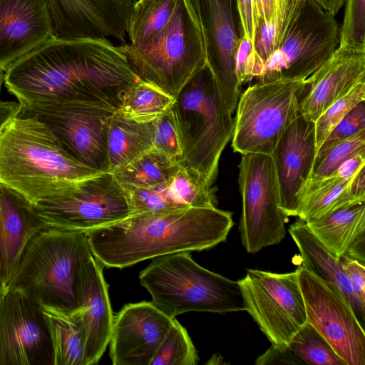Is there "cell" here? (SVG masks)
<instances>
[{
    "label": "cell",
    "instance_id": "obj_41",
    "mask_svg": "<svg viewBox=\"0 0 365 365\" xmlns=\"http://www.w3.org/2000/svg\"><path fill=\"white\" fill-rule=\"evenodd\" d=\"M241 37L255 44L257 29L254 0H235Z\"/></svg>",
    "mask_w": 365,
    "mask_h": 365
},
{
    "label": "cell",
    "instance_id": "obj_6",
    "mask_svg": "<svg viewBox=\"0 0 365 365\" xmlns=\"http://www.w3.org/2000/svg\"><path fill=\"white\" fill-rule=\"evenodd\" d=\"M139 279L151 303L170 318L188 312L217 314L245 311L238 280L211 272L189 252L158 257L142 270Z\"/></svg>",
    "mask_w": 365,
    "mask_h": 365
},
{
    "label": "cell",
    "instance_id": "obj_25",
    "mask_svg": "<svg viewBox=\"0 0 365 365\" xmlns=\"http://www.w3.org/2000/svg\"><path fill=\"white\" fill-rule=\"evenodd\" d=\"M289 232L299 250L302 265L318 277L337 286L350 302L356 316L360 315L364 320L365 311L355 299L337 259L301 219L289 226Z\"/></svg>",
    "mask_w": 365,
    "mask_h": 365
},
{
    "label": "cell",
    "instance_id": "obj_22",
    "mask_svg": "<svg viewBox=\"0 0 365 365\" xmlns=\"http://www.w3.org/2000/svg\"><path fill=\"white\" fill-rule=\"evenodd\" d=\"M46 226L25 197L0 184V273L7 286L28 243Z\"/></svg>",
    "mask_w": 365,
    "mask_h": 365
},
{
    "label": "cell",
    "instance_id": "obj_15",
    "mask_svg": "<svg viewBox=\"0 0 365 365\" xmlns=\"http://www.w3.org/2000/svg\"><path fill=\"white\" fill-rule=\"evenodd\" d=\"M201 27L206 64L226 107L233 114L241 86L235 70L240 29L235 0H190Z\"/></svg>",
    "mask_w": 365,
    "mask_h": 365
},
{
    "label": "cell",
    "instance_id": "obj_50",
    "mask_svg": "<svg viewBox=\"0 0 365 365\" xmlns=\"http://www.w3.org/2000/svg\"><path fill=\"white\" fill-rule=\"evenodd\" d=\"M4 75H5L4 70L3 68H0V96H1L2 86L4 83Z\"/></svg>",
    "mask_w": 365,
    "mask_h": 365
},
{
    "label": "cell",
    "instance_id": "obj_16",
    "mask_svg": "<svg viewBox=\"0 0 365 365\" xmlns=\"http://www.w3.org/2000/svg\"><path fill=\"white\" fill-rule=\"evenodd\" d=\"M52 361L39 304L8 287L0 299V365H52Z\"/></svg>",
    "mask_w": 365,
    "mask_h": 365
},
{
    "label": "cell",
    "instance_id": "obj_26",
    "mask_svg": "<svg viewBox=\"0 0 365 365\" xmlns=\"http://www.w3.org/2000/svg\"><path fill=\"white\" fill-rule=\"evenodd\" d=\"M51 341L52 365H84L85 333L80 312L39 304Z\"/></svg>",
    "mask_w": 365,
    "mask_h": 365
},
{
    "label": "cell",
    "instance_id": "obj_34",
    "mask_svg": "<svg viewBox=\"0 0 365 365\" xmlns=\"http://www.w3.org/2000/svg\"><path fill=\"white\" fill-rule=\"evenodd\" d=\"M126 192L133 209V214L187 208L183 203L180 189L173 178L154 187Z\"/></svg>",
    "mask_w": 365,
    "mask_h": 365
},
{
    "label": "cell",
    "instance_id": "obj_37",
    "mask_svg": "<svg viewBox=\"0 0 365 365\" xmlns=\"http://www.w3.org/2000/svg\"><path fill=\"white\" fill-rule=\"evenodd\" d=\"M344 4L338 46L365 50V0H344Z\"/></svg>",
    "mask_w": 365,
    "mask_h": 365
},
{
    "label": "cell",
    "instance_id": "obj_49",
    "mask_svg": "<svg viewBox=\"0 0 365 365\" xmlns=\"http://www.w3.org/2000/svg\"><path fill=\"white\" fill-rule=\"evenodd\" d=\"M8 289V286L5 283L1 273H0V299L3 297V296L6 294Z\"/></svg>",
    "mask_w": 365,
    "mask_h": 365
},
{
    "label": "cell",
    "instance_id": "obj_3",
    "mask_svg": "<svg viewBox=\"0 0 365 365\" xmlns=\"http://www.w3.org/2000/svg\"><path fill=\"white\" fill-rule=\"evenodd\" d=\"M99 173L72 158L48 127L17 115L0 130V184L31 205L58 198Z\"/></svg>",
    "mask_w": 365,
    "mask_h": 365
},
{
    "label": "cell",
    "instance_id": "obj_30",
    "mask_svg": "<svg viewBox=\"0 0 365 365\" xmlns=\"http://www.w3.org/2000/svg\"><path fill=\"white\" fill-rule=\"evenodd\" d=\"M177 0H138L134 1L127 22L130 43L139 46L160 31L170 21Z\"/></svg>",
    "mask_w": 365,
    "mask_h": 365
},
{
    "label": "cell",
    "instance_id": "obj_44",
    "mask_svg": "<svg viewBox=\"0 0 365 365\" xmlns=\"http://www.w3.org/2000/svg\"><path fill=\"white\" fill-rule=\"evenodd\" d=\"M364 166L365 152H362L354 155L343 162L331 176L349 180L352 178Z\"/></svg>",
    "mask_w": 365,
    "mask_h": 365
},
{
    "label": "cell",
    "instance_id": "obj_38",
    "mask_svg": "<svg viewBox=\"0 0 365 365\" xmlns=\"http://www.w3.org/2000/svg\"><path fill=\"white\" fill-rule=\"evenodd\" d=\"M153 148L180 164L181 148L171 110L154 120Z\"/></svg>",
    "mask_w": 365,
    "mask_h": 365
},
{
    "label": "cell",
    "instance_id": "obj_9",
    "mask_svg": "<svg viewBox=\"0 0 365 365\" xmlns=\"http://www.w3.org/2000/svg\"><path fill=\"white\" fill-rule=\"evenodd\" d=\"M305 80L256 81L247 87L235 109L234 152L272 154L284 132L301 114L299 102Z\"/></svg>",
    "mask_w": 365,
    "mask_h": 365
},
{
    "label": "cell",
    "instance_id": "obj_31",
    "mask_svg": "<svg viewBox=\"0 0 365 365\" xmlns=\"http://www.w3.org/2000/svg\"><path fill=\"white\" fill-rule=\"evenodd\" d=\"M174 98L140 79L124 93L117 110L140 122L153 121L170 110Z\"/></svg>",
    "mask_w": 365,
    "mask_h": 365
},
{
    "label": "cell",
    "instance_id": "obj_39",
    "mask_svg": "<svg viewBox=\"0 0 365 365\" xmlns=\"http://www.w3.org/2000/svg\"><path fill=\"white\" fill-rule=\"evenodd\" d=\"M364 130H365V101L359 102L353 107L334 128L317 153Z\"/></svg>",
    "mask_w": 365,
    "mask_h": 365
},
{
    "label": "cell",
    "instance_id": "obj_24",
    "mask_svg": "<svg viewBox=\"0 0 365 365\" xmlns=\"http://www.w3.org/2000/svg\"><path fill=\"white\" fill-rule=\"evenodd\" d=\"M306 223L336 259L346 255L364 263L365 202L349 203Z\"/></svg>",
    "mask_w": 365,
    "mask_h": 365
},
{
    "label": "cell",
    "instance_id": "obj_4",
    "mask_svg": "<svg viewBox=\"0 0 365 365\" xmlns=\"http://www.w3.org/2000/svg\"><path fill=\"white\" fill-rule=\"evenodd\" d=\"M93 257L86 231L48 225L28 243L8 287L38 304L75 313L83 305L87 266Z\"/></svg>",
    "mask_w": 365,
    "mask_h": 365
},
{
    "label": "cell",
    "instance_id": "obj_40",
    "mask_svg": "<svg viewBox=\"0 0 365 365\" xmlns=\"http://www.w3.org/2000/svg\"><path fill=\"white\" fill-rule=\"evenodd\" d=\"M339 266L347 279L351 292L361 309L365 311V266L346 255H341L338 259Z\"/></svg>",
    "mask_w": 365,
    "mask_h": 365
},
{
    "label": "cell",
    "instance_id": "obj_28",
    "mask_svg": "<svg viewBox=\"0 0 365 365\" xmlns=\"http://www.w3.org/2000/svg\"><path fill=\"white\" fill-rule=\"evenodd\" d=\"M181 165L153 148L130 163L110 172L125 191L154 187L168 182Z\"/></svg>",
    "mask_w": 365,
    "mask_h": 365
},
{
    "label": "cell",
    "instance_id": "obj_11",
    "mask_svg": "<svg viewBox=\"0 0 365 365\" xmlns=\"http://www.w3.org/2000/svg\"><path fill=\"white\" fill-rule=\"evenodd\" d=\"M242 210V242L249 253L279 244L286 236L287 216L279 207V192L272 155L242 154L239 165Z\"/></svg>",
    "mask_w": 365,
    "mask_h": 365
},
{
    "label": "cell",
    "instance_id": "obj_1",
    "mask_svg": "<svg viewBox=\"0 0 365 365\" xmlns=\"http://www.w3.org/2000/svg\"><path fill=\"white\" fill-rule=\"evenodd\" d=\"M4 83L20 105L63 100L119 107L140 80L120 46L108 38L52 37L4 69Z\"/></svg>",
    "mask_w": 365,
    "mask_h": 365
},
{
    "label": "cell",
    "instance_id": "obj_33",
    "mask_svg": "<svg viewBox=\"0 0 365 365\" xmlns=\"http://www.w3.org/2000/svg\"><path fill=\"white\" fill-rule=\"evenodd\" d=\"M362 152H365V130L318 152L303 192L307 188L333 175L343 162Z\"/></svg>",
    "mask_w": 365,
    "mask_h": 365
},
{
    "label": "cell",
    "instance_id": "obj_17",
    "mask_svg": "<svg viewBox=\"0 0 365 365\" xmlns=\"http://www.w3.org/2000/svg\"><path fill=\"white\" fill-rule=\"evenodd\" d=\"M151 302L125 305L114 316L110 339L113 365H150L175 321Z\"/></svg>",
    "mask_w": 365,
    "mask_h": 365
},
{
    "label": "cell",
    "instance_id": "obj_5",
    "mask_svg": "<svg viewBox=\"0 0 365 365\" xmlns=\"http://www.w3.org/2000/svg\"><path fill=\"white\" fill-rule=\"evenodd\" d=\"M170 110L181 148L180 165L212 185L220 156L232 138L235 118L207 64L178 92Z\"/></svg>",
    "mask_w": 365,
    "mask_h": 365
},
{
    "label": "cell",
    "instance_id": "obj_14",
    "mask_svg": "<svg viewBox=\"0 0 365 365\" xmlns=\"http://www.w3.org/2000/svg\"><path fill=\"white\" fill-rule=\"evenodd\" d=\"M297 269L307 322L327 340L345 365H365V333L350 302L333 283L302 264Z\"/></svg>",
    "mask_w": 365,
    "mask_h": 365
},
{
    "label": "cell",
    "instance_id": "obj_8",
    "mask_svg": "<svg viewBox=\"0 0 365 365\" xmlns=\"http://www.w3.org/2000/svg\"><path fill=\"white\" fill-rule=\"evenodd\" d=\"M339 36L335 16L315 0H290L279 40L256 81L307 79L336 49Z\"/></svg>",
    "mask_w": 365,
    "mask_h": 365
},
{
    "label": "cell",
    "instance_id": "obj_21",
    "mask_svg": "<svg viewBox=\"0 0 365 365\" xmlns=\"http://www.w3.org/2000/svg\"><path fill=\"white\" fill-rule=\"evenodd\" d=\"M53 37L46 0H0V68Z\"/></svg>",
    "mask_w": 365,
    "mask_h": 365
},
{
    "label": "cell",
    "instance_id": "obj_23",
    "mask_svg": "<svg viewBox=\"0 0 365 365\" xmlns=\"http://www.w3.org/2000/svg\"><path fill=\"white\" fill-rule=\"evenodd\" d=\"M101 264L92 257L84 282L83 305L80 312L85 333L84 365L98 362L110 342L114 316Z\"/></svg>",
    "mask_w": 365,
    "mask_h": 365
},
{
    "label": "cell",
    "instance_id": "obj_47",
    "mask_svg": "<svg viewBox=\"0 0 365 365\" xmlns=\"http://www.w3.org/2000/svg\"><path fill=\"white\" fill-rule=\"evenodd\" d=\"M20 110L21 105L19 102L0 100V130L12 118L17 115Z\"/></svg>",
    "mask_w": 365,
    "mask_h": 365
},
{
    "label": "cell",
    "instance_id": "obj_42",
    "mask_svg": "<svg viewBox=\"0 0 365 365\" xmlns=\"http://www.w3.org/2000/svg\"><path fill=\"white\" fill-rule=\"evenodd\" d=\"M256 365L302 364H305L288 346L272 344L264 353L259 356Z\"/></svg>",
    "mask_w": 365,
    "mask_h": 365
},
{
    "label": "cell",
    "instance_id": "obj_13",
    "mask_svg": "<svg viewBox=\"0 0 365 365\" xmlns=\"http://www.w3.org/2000/svg\"><path fill=\"white\" fill-rule=\"evenodd\" d=\"M238 282L245 311L260 330L272 344L288 345L294 334L307 322L298 269L288 273L249 269Z\"/></svg>",
    "mask_w": 365,
    "mask_h": 365
},
{
    "label": "cell",
    "instance_id": "obj_20",
    "mask_svg": "<svg viewBox=\"0 0 365 365\" xmlns=\"http://www.w3.org/2000/svg\"><path fill=\"white\" fill-rule=\"evenodd\" d=\"M365 82V50L337 47L306 80L299 98L300 113L314 122L332 103Z\"/></svg>",
    "mask_w": 365,
    "mask_h": 365
},
{
    "label": "cell",
    "instance_id": "obj_43",
    "mask_svg": "<svg viewBox=\"0 0 365 365\" xmlns=\"http://www.w3.org/2000/svg\"><path fill=\"white\" fill-rule=\"evenodd\" d=\"M254 51V44L250 40L241 37L235 54L236 75L240 86L245 83L247 63Z\"/></svg>",
    "mask_w": 365,
    "mask_h": 365
},
{
    "label": "cell",
    "instance_id": "obj_18",
    "mask_svg": "<svg viewBox=\"0 0 365 365\" xmlns=\"http://www.w3.org/2000/svg\"><path fill=\"white\" fill-rule=\"evenodd\" d=\"M53 36L104 38L125 43L133 0H46Z\"/></svg>",
    "mask_w": 365,
    "mask_h": 365
},
{
    "label": "cell",
    "instance_id": "obj_10",
    "mask_svg": "<svg viewBox=\"0 0 365 365\" xmlns=\"http://www.w3.org/2000/svg\"><path fill=\"white\" fill-rule=\"evenodd\" d=\"M115 110L83 102L49 100L21 105L19 115L36 117L72 158L103 173L108 169L107 136Z\"/></svg>",
    "mask_w": 365,
    "mask_h": 365
},
{
    "label": "cell",
    "instance_id": "obj_27",
    "mask_svg": "<svg viewBox=\"0 0 365 365\" xmlns=\"http://www.w3.org/2000/svg\"><path fill=\"white\" fill-rule=\"evenodd\" d=\"M154 120L140 122L115 110L107 136L108 172L125 166L153 148Z\"/></svg>",
    "mask_w": 365,
    "mask_h": 365
},
{
    "label": "cell",
    "instance_id": "obj_19",
    "mask_svg": "<svg viewBox=\"0 0 365 365\" xmlns=\"http://www.w3.org/2000/svg\"><path fill=\"white\" fill-rule=\"evenodd\" d=\"M316 155L314 122L300 114L284 132L272 154L279 207L287 217H297Z\"/></svg>",
    "mask_w": 365,
    "mask_h": 365
},
{
    "label": "cell",
    "instance_id": "obj_12",
    "mask_svg": "<svg viewBox=\"0 0 365 365\" xmlns=\"http://www.w3.org/2000/svg\"><path fill=\"white\" fill-rule=\"evenodd\" d=\"M33 207L48 226L86 232L133 214L126 191L110 172L81 179L63 196Z\"/></svg>",
    "mask_w": 365,
    "mask_h": 365
},
{
    "label": "cell",
    "instance_id": "obj_29",
    "mask_svg": "<svg viewBox=\"0 0 365 365\" xmlns=\"http://www.w3.org/2000/svg\"><path fill=\"white\" fill-rule=\"evenodd\" d=\"M352 178L331 176L307 188L301 198L297 217L307 222L349 203L365 202L351 195L349 185Z\"/></svg>",
    "mask_w": 365,
    "mask_h": 365
},
{
    "label": "cell",
    "instance_id": "obj_36",
    "mask_svg": "<svg viewBox=\"0 0 365 365\" xmlns=\"http://www.w3.org/2000/svg\"><path fill=\"white\" fill-rule=\"evenodd\" d=\"M362 101H365V82L356 85L320 115L314 122L317 152L334 128L353 107Z\"/></svg>",
    "mask_w": 365,
    "mask_h": 365
},
{
    "label": "cell",
    "instance_id": "obj_48",
    "mask_svg": "<svg viewBox=\"0 0 365 365\" xmlns=\"http://www.w3.org/2000/svg\"><path fill=\"white\" fill-rule=\"evenodd\" d=\"M325 10L334 16L339 12L341 6L344 4V0H315Z\"/></svg>",
    "mask_w": 365,
    "mask_h": 365
},
{
    "label": "cell",
    "instance_id": "obj_35",
    "mask_svg": "<svg viewBox=\"0 0 365 365\" xmlns=\"http://www.w3.org/2000/svg\"><path fill=\"white\" fill-rule=\"evenodd\" d=\"M198 360L186 329L175 319L150 365H195Z\"/></svg>",
    "mask_w": 365,
    "mask_h": 365
},
{
    "label": "cell",
    "instance_id": "obj_2",
    "mask_svg": "<svg viewBox=\"0 0 365 365\" xmlns=\"http://www.w3.org/2000/svg\"><path fill=\"white\" fill-rule=\"evenodd\" d=\"M233 225L231 212L187 207L132 214L87 233L96 260L121 269L170 254L210 249L226 240Z\"/></svg>",
    "mask_w": 365,
    "mask_h": 365
},
{
    "label": "cell",
    "instance_id": "obj_32",
    "mask_svg": "<svg viewBox=\"0 0 365 365\" xmlns=\"http://www.w3.org/2000/svg\"><path fill=\"white\" fill-rule=\"evenodd\" d=\"M288 346L305 364L345 365L327 340L309 322L294 334Z\"/></svg>",
    "mask_w": 365,
    "mask_h": 365
},
{
    "label": "cell",
    "instance_id": "obj_45",
    "mask_svg": "<svg viewBox=\"0 0 365 365\" xmlns=\"http://www.w3.org/2000/svg\"><path fill=\"white\" fill-rule=\"evenodd\" d=\"M257 27L265 24L272 17L274 9L275 0H254Z\"/></svg>",
    "mask_w": 365,
    "mask_h": 365
},
{
    "label": "cell",
    "instance_id": "obj_7",
    "mask_svg": "<svg viewBox=\"0 0 365 365\" xmlns=\"http://www.w3.org/2000/svg\"><path fill=\"white\" fill-rule=\"evenodd\" d=\"M135 73L174 99L206 64L200 22L190 0H177L168 24L144 43H121Z\"/></svg>",
    "mask_w": 365,
    "mask_h": 365
},
{
    "label": "cell",
    "instance_id": "obj_46",
    "mask_svg": "<svg viewBox=\"0 0 365 365\" xmlns=\"http://www.w3.org/2000/svg\"><path fill=\"white\" fill-rule=\"evenodd\" d=\"M351 195L359 200L365 201V166L353 177L349 185Z\"/></svg>",
    "mask_w": 365,
    "mask_h": 365
}]
</instances>
